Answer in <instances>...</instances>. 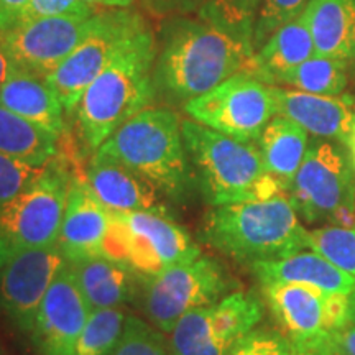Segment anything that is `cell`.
Returning a JSON list of instances; mask_svg holds the SVG:
<instances>
[{
	"mask_svg": "<svg viewBox=\"0 0 355 355\" xmlns=\"http://www.w3.org/2000/svg\"><path fill=\"white\" fill-rule=\"evenodd\" d=\"M306 237L288 194L211 206L199 227L201 242L247 266L308 250Z\"/></svg>",
	"mask_w": 355,
	"mask_h": 355,
	"instance_id": "1",
	"label": "cell"
},
{
	"mask_svg": "<svg viewBox=\"0 0 355 355\" xmlns=\"http://www.w3.org/2000/svg\"><path fill=\"white\" fill-rule=\"evenodd\" d=\"M254 56L250 40L225 26L204 17L183 20L159 53L155 78L176 99L189 101L248 73Z\"/></svg>",
	"mask_w": 355,
	"mask_h": 355,
	"instance_id": "2",
	"label": "cell"
},
{
	"mask_svg": "<svg viewBox=\"0 0 355 355\" xmlns=\"http://www.w3.org/2000/svg\"><path fill=\"white\" fill-rule=\"evenodd\" d=\"M145 178L176 202L191 198L196 176L186 152L181 119L171 109L146 107L94 152Z\"/></svg>",
	"mask_w": 355,
	"mask_h": 355,
	"instance_id": "3",
	"label": "cell"
},
{
	"mask_svg": "<svg viewBox=\"0 0 355 355\" xmlns=\"http://www.w3.org/2000/svg\"><path fill=\"white\" fill-rule=\"evenodd\" d=\"M155 58V40L146 28L86 89L76 110L89 152L94 153L117 128L148 107Z\"/></svg>",
	"mask_w": 355,
	"mask_h": 355,
	"instance_id": "4",
	"label": "cell"
},
{
	"mask_svg": "<svg viewBox=\"0 0 355 355\" xmlns=\"http://www.w3.org/2000/svg\"><path fill=\"white\" fill-rule=\"evenodd\" d=\"M181 132L196 184L209 206L288 194L266 173L255 144L234 140L194 121H181Z\"/></svg>",
	"mask_w": 355,
	"mask_h": 355,
	"instance_id": "5",
	"label": "cell"
},
{
	"mask_svg": "<svg viewBox=\"0 0 355 355\" xmlns=\"http://www.w3.org/2000/svg\"><path fill=\"white\" fill-rule=\"evenodd\" d=\"M110 222L102 257L148 279L170 266L189 263L201 247L173 216L157 212H109Z\"/></svg>",
	"mask_w": 355,
	"mask_h": 355,
	"instance_id": "6",
	"label": "cell"
},
{
	"mask_svg": "<svg viewBox=\"0 0 355 355\" xmlns=\"http://www.w3.org/2000/svg\"><path fill=\"white\" fill-rule=\"evenodd\" d=\"M288 198L308 224L355 229V166L347 146L322 139L311 144Z\"/></svg>",
	"mask_w": 355,
	"mask_h": 355,
	"instance_id": "7",
	"label": "cell"
},
{
	"mask_svg": "<svg viewBox=\"0 0 355 355\" xmlns=\"http://www.w3.org/2000/svg\"><path fill=\"white\" fill-rule=\"evenodd\" d=\"M69 180L58 157L28 189L0 207V266L24 252L56 245Z\"/></svg>",
	"mask_w": 355,
	"mask_h": 355,
	"instance_id": "8",
	"label": "cell"
},
{
	"mask_svg": "<svg viewBox=\"0 0 355 355\" xmlns=\"http://www.w3.org/2000/svg\"><path fill=\"white\" fill-rule=\"evenodd\" d=\"M145 30L144 19L128 8H109L96 13L83 42L44 78L66 112L78 107L92 81Z\"/></svg>",
	"mask_w": 355,
	"mask_h": 355,
	"instance_id": "9",
	"label": "cell"
},
{
	"mask_svg": "<svg viewBox=\"0 0 355 355\" xmlns=\"http://www.w3.org/2000/svg\"><path fill=\"white\" fill-rule=\"evenodd\" d=\"M144 282L145 314L166 336L186 313L219 303L237 288L225 266L209 255L170 266Z\"/></svg>",
	"mask_w": 355,
	"mask_h": 355,
	"instance_id": "10",
	"label": "cell"
},
{
	"mask_svg": "<svg viewBox=\"0 0 355 355\" xmlns=\"http://www.w3.org/2000/svg\"><path fill=\"white\" fill-rule=\"evenodd\" d=\"M265 313V303L255 293L234 291L219 303L186 313L170 334L171 355H229Z\"/></svg>",
	"mask_w": 355,
	"mask_h": 355,
	"instance_id": "11",
	"label": "cell"
},
{
	"mask_svg": "<svg viewBox=\"0 0 355 355\" xmlns=\"http://www.w3.org/2000/svg\"><path fill=\"white\" fill-rule=\"evenodd\" d=\"M184 112L191 121L222 135L257 144L263 128L277 115V107L270 84L241 73L206 94L186 101Z\"/></svg>",
	"mask_w": 355,
	"mask_h": 355,
	"instance_id": "12",
	"label": "cell"
},
{
	"mask_svg": "<svg viewBox=\"0 0 355 355\" xmlns=\"http://www.w3.org/2000/svg\"><path fill=\"white\" fill-rule=\"evenodd\" d=\"M261 295L279 332L291 344H309L350 324L349 296L295 283H265Z\"/></svg>",
	"mask_w": 355,
	"mask_h": 355,
	"instance_id": "13",
	"label": "cell"
},
{
	"mask_svg": "<svg viewBox=\"0 0 355 355\" xmlns=\"http://www.w3.org/2000/svg\"><path fill=\"white\" fill-rule=\"evenodd\" d=\"M92 19L81 17H43L21 21L0 33V50L13 66L46 78L83 42Z\"/></svg>",
	"mask_w": 355,
	"mask_h": 355,
	"instance_id": "14",
	"label": "cell"
},
{
	"mask_svg": "<svg viewBox=\"0 0 355 355\" xmlns=\"http://www.w3.org/2000/svg\"><path fill=\"white\" fill-rule=\"evenodd\" d=\"M68 263L58 245L24 252L0 266V313L24 334H32L40 304Z\"/></svg>",
	"mask_w": 355,
	"mask_h": 355,
	"instance_id": "15",
	"label": "cell"
},
{
	"mask_svg": "<svg viewBox=\"0 0 355 355\" xmlns=\"http://www.w3.org/2000/svg\"><path fill=\"white\" fill-rule=\"evenodd\" d=\"M89 314L91 308L66 263L44 295L30 334L38 355H76Z\"/></svg>",
	"mask_w": 355,
	"mask_h": 355,
	"instance_id": "16",
	"label": "cell"
},
{
	"mask_svg": "<svg viewBox=\"0 0 355 355\" xmlns=\"http://www.w3.org/2000/svg\"><path fill=\"white\" fill-rule=\"evenodd\" d=\"M110 214L89 188L86 178L71 175L56 245L68 263L102 257Z\"/></svg>",
	"mask_w": 355,
	"mask_h": 355,
	"instance_id": "17",
	"label": "cell"
},
{
	"mask_svg": "<svg viewBox=\"0 0 355 355\" xmlns=\"http://www.w3.org/2000/svg\"><path fill=\"white\" fill-rule=\"evenodd\" d=\"M270 87L277 115L296 122L316 139L347 144L355 125L354 96H319L282 86Z\"/></svg>",
	"mask_w": 355,
	"mask_h": 355,
	"instance_id": "18",
	"label": "cell"
},
{
	"mask_svg": "<svg viewBox=\"0 0 355 355\" xmlns=\"http://www.w3.org/2000/svg\"><path fill=\"white\" fill-rule=\"evenodd\" d=\"M86 181L109 212H157L171 216L162 201V193L153 184L112 159L92 155Z\"/></svg>",
	"mask_w": 355,
	"mask_h": 355,
	"instance_id": "19",
	"label": "cell"
},
{
	"mask_svg": "<svg viewBox=\"0 0 355 355\" xmlns=\"http://www.w3.org/2000/svg\"><path fill=\"white\" fill-rule=\"evenodd\" d=\"M0 105L58 135H64V107L43 76L12 64L0 86Z\"/></svg>",
	"mask_w": 355,
	"mask_h": 355,
	"instance_id": "20",
	"label": "cell"
},
{
	"mask_svg": "<svg viewBox=\"0 0 355 355\" xmlns=\"http://www.w3.org/2000/svg\"><path fill=\"white\" fill-rule=\"evenodd\" d=\"M260 285L295 283L316 290L350 296L355 291V278L344 273L314 250H301L283 259L250 266Z\"/></svg>",
	"mask_w": 355,
	"mask_h": 355,
	"instance_id": "21",
	"label": "cell"
},
{
	"mask_svg": "<svg viewBox=\"0 0 355 355\" xmlns=\"http://www.w3.org/2000/svg\"><path fill=\"white\" fill-rule=\"evenodd\" d=\"M301 17L318 56L355 60V0H309Z\"/></svg>",
	"mask_w": 355,
	"mask_h": 355,
	"instance_id": "22",
	"label": "cell"
},
{
	"mask_svg": "<svg viewBox=\"0 0 355 355\" xmlns=\"http://www.w3.org/2000/svg\"><path fill=\"white\" fill-rule=\"evenodd\" d=\"M309 133L290 119L275 115L257 140L263 166L283 189L290 191L293 180L309 148Z\"/></svg>",
	"mask_w": 355,
	"mask_h": 355,
	"instance_id": "23",
	"label": "cell"
},
{
	"mask_svg": "<svg viewBox=\"0 0 355 355\" xmlns=\"http://www.w3.org/2000/svg\"><path fill=\"white\" fill-rule=\"evenodd\" d=\"M69 266L91 311L121 308L135 293L137 275L105 257L74 261Z\"/></svg>",
	"mask_w": 355,
	"mask_h": 355,
	"instance_id": "24",
	"label": "cell"
},
{
	"mask_svg": "<svg viewBox=\"0 0 355 355\" xmlns=\"http://www.w3.org/2000/svg\"><path fill=\"white\" fill-rule=\"evenodd\" d=\"M313 56H316V48L303 17L300 15L275 32L272 38L255 53L247 74L272 86L278 76Z\"/></svg>",
	"mask_w": 355,
	"mask_h": 355,
	"instance_id": "25",
	"label": "cell"
},
{
	"mask_svg": "<svg viewBox=\"0 0 355 355\" xmlns=\"http://www.w3.org/2000/svg\"><path fill=\"white\" fill-rule=\"evenodd\" d=\"M61 135L0 105V155L43 168L60 157Z\"/></svg>",
	"mask_w": 355,
	"mask_h": 355,
	"instance_id": "26",
	"label": "cell"
},
{
	"mask_svg": "<svg viewBox=\"0 0 355 355\" xmlns=\"http://www.w3.org/2000/svg\"><path fill=\"white\" fill-rule=\"evenodd\" d=\"M347 64L345 61L316 55L283 73L275 79L272 86H288L309 94L339 96L349 83Z\"/></svg>",
	"mask_w": 355,
	"mask_h": 355,
	"instance_id": "27",
	"label": "cell"
},
{
	"mask_svg": "<svg viewBox=\"0 0 355 355\" xmlns=\"http://www.w3.org/2000/svg\"><path fill=\"white\" fill-rule=\"evenodd\" d=\"M127 314L121 308L94 309L76 344V355H109L125 327Z\"/></svg>",
	"mask_w": 355,
	"mask_h": 355,
	"instance_id": "28",
	"label": "cell"
},
{
	"mask_svg": "<svg viewBox=\"0 0 355 355\" xmlns=\"http://www.w3.org/2000/svg\"><path fill=\"white\" fill-rule=\"evenodd\" d=\"M308 250L318 252L344 273L355 278V229L321 225L308 229Z\"/></svg>",
	"mask_w": 355,
	"mask_h": 355,
	"instance_id": "29",
	"label": "cell"
},
{
	"mask_svg": "<svg viewBox=\"0 0 355 355\" xmlns=\"http://www.w3.org/2000/svg\"><path fill=\"white\" fill-rule=\"evenodd\" d=\"M261 3L263 0H207L199 8V17L216 21L252 42Z\"/></svg>",
	"mask_w": 355,
	"mask_h": 355,
	"instance_id": "30",
	"label": "cell"
},
{
	"mask_svg": "<svg viewBox=\"0 0 355 355\" xmlns=\"http://www.w3.org/2000/svg\"><path fill=\"white\" fill-rule=\"evenodd\" d=\"M109 355H171V350L162 331L140 318L127 316L122 337Z\"/></svg>",
	"mask_w": 355,
	"mask_h": 355,
	"instance_id": "31",
	"label": "cell"
},
{
	"mask_svg": "<svg viewBox=\"0 0 355 355\" xmlns=\"http://www.w3.org/2000/svg\"><path fill=\"white\" fill-rule=\"evenodd\" d=\"M308 3L309 0H263L254 25V35H252L255 53L282 26L298 19Z\"/></svg>",
	"mask_w": 355,
	"mask_h": 355,
	"instance_id": "32",
	"label": "cell"
},
{
	"mask_svg": "<svg viewBox=\"0 0 355 355\" xmlns=\"http://www.w3.org/2000/svg\"><path fill=\"white\" fill-rule=\"evenodd\" d=\"M43 168H35L0 155V207L28 189L42 176Z\"/></svg>",
	"mask_w": 355,
	"mask_h": 355,
	"instance_id": "33",
	"label": "cell"
},
{
	"mask_svg": "<svg viewBox=\"0 0 355 355\" xmlns=\"http://www.w3.org/2000/svg\"><path fill=\"white\" fill-rule=\"evenodd\" d=\"M96 13L97 8L89 6L84 0H30L21 21L43 19V17H81V19H91Z\"/></svg>",
	"mask_w": 355,
	"mask_h": 355,
	"instance_id": "34",
	"label": "cell"
},
{
	"mask_svg": "<svg viewBox=\"0 0 355 355\" xmlns=\"http://www.w3.org/2000/svg\"><path fill=\"white\" fill-rule=\"evenodd\" d=\"M291 343L279 331L250 332L229 355H290Z\"/></svg>",
	"mask_w": 355,
	"mask_h": 355,
	"instance_id": "35",
	"label": "cell"
},
{
	"mask_svg": "<svg viewBox=\"0 0 355 355\" xmlns=\"http://www.w3.org/2000/svg\"><path fill=\"white\" fill-rule=\"evenodd\" d=\"M30 0H0V33H6L24 19Z\"/></svg>",
	"mask_w": 355,
	"mask_h": 355,
	"instance_id": "36",
	"label": "cell"
},
{
	"mask_svg": "<svg viewBox=\"0 0 355 355\" xmlns=\"http://www.w3.org/2000/svg\"><path fill=\"white\" fill-rule=\"evenodd\" d=\"M336 334V332H334ZM334 334L324 337L321 340L309 344H291L290 355H339L334 344Z\"/></svg>",
	"mask_w": 355,
	"mask_h": 355,
	"instance_id": "37",
	"label": "cell"
},
{
	"mask_svg": "<svg viewBox=\"0 0 355 355\" xmlns=\"http://www.w3.org/2000/svg\"><path fill=\"white\" fill-rule=\"evenodd\" d=\"M207 0H150V6L157 12H191L201 8Z\"/></svg>",
	"mask_w": 355,
	"mask_h": 355,
	"instance_id": "38",
	"label": "cell"
},
{
	"mask_svg": "<svg viewBox=\"0 0 355 355\" xmlns=\"http://www.w3.org/2000/svg\"><path fill=\"white\" fill-rule=\"evenodd\" d=\"M334 344L339 355H355V324L339 329L334 334Z\"/></svg>",
	"mask_w": 355,
	"mask_h": 355,
	"instance_id": "39",
	"label": "cell"
},
{
	"mask_svg": "<svg viewBox=\"0 0 355 355\" xmlns=\"http://www.w3.org/2000/svg\"><path fill=\"white\" fill-rule=\"evenodd\" d=\"M84 2L92 6L94 8H128L133 6L135 0H84Z\"/></svg>",
	"mask_w": 355,
	"mask_h": 355,
	"instance_id": "40",
	"label": "cell"
},
{
	"mask_svg": "<svg viewBox=\"0 0 355 355\" xmlns=\"http://www.w3.org/2000/svg\"><path fill=\"white\" fill-rule=\"evenodd\" d=\"M10 66H12V63L8 61L6 53L0 50V86H2V83L6 81L8 71H10Z\"/></svg>",
	"mask_w": 355,
	"mask_h": 355,
	"instance_id": "41",
	"label": "cell"
},
{
	"mask_svg": "<svg viewBox=\"0 0 355 355\" xmlns=\"http://www.w3.org/2000/svg\"><path fill=\"white\" fill-rule=\"evenodd\" d=\"M345 146L349 148L350 157H352V162H354V166H355V125H354V130H352V133H350V137H349V140H347V144H345Z\"/></svg>",
	"mask_w": 355,
	"mask_h": 355,
	"instance_id": "42",
	"label": "cell"
},
{
	"mask_svg": "<svg viewBox=\"0 0 355 355\" xmlns=\"http://www.w3.org/2000/svg\"><path fill=\"white\" fill-rule=\"evenodd\" d=\"M349 321L355 324V291L349 296Z\"/></svg>",
	"mask_w": 355,
	"mask_h": 355,
	"instance_id": "43",
	"label": "cell"
}]
</instances>
